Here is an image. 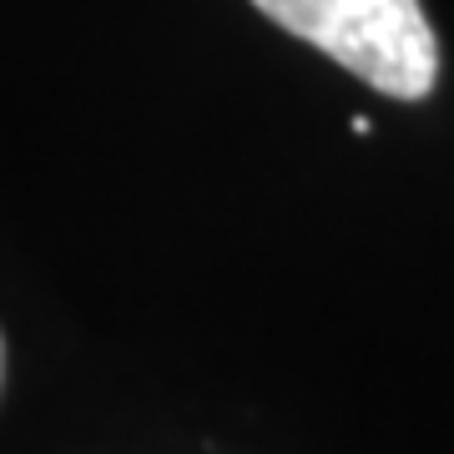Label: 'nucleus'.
I'll return each instance as SVG.
<instances>
[{"label": "nucleus", "instance_id": "obj_1", "mask_svg": "<svg viewBox=\"0 0 454 454\" xmlns=\"http://www.w3.org/2000/svg\"><path fill=\"white\" fill-rule=\"evenodd\" d=\"M268 20L399 101H419L439 82V41L419 0H253Z\"/></svg>", "mask_w": 454, "mask_h": 454}, {"label": "nucleus", "instance_id": "obj_2", "mask_svg": "<svg viewBox=\"0 0 454 454\" xmlns=\"http://www.w3.org/2000/svg\"><path fill=\"white\" fill-rule=\"evenodd\" d=\"M348 131H354V137H369V131H373L369 116H354V121H348Z\"/></svg>", "mask_w": 454, "mask_h": 454}, {"label": "nucleus", "instance_id": "obj_3", "mask_svg": "<svg viewBox=\"0 0 454 454\" xmlns=\"http://www.w3.org/2000/svg\"><path fill=\"white\" fill-rule=\"evenodd\" d=\"M0 369H5V343H0Z\"/></svg>", "mask_w": 454, "mask_h": 454}]
</instances>
